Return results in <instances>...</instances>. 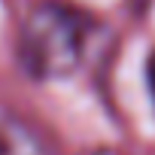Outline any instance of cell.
<instances>
[{
    "instance_id": "cell-1",
    "label": "cell",
    "mask_w": 155,
    "mask_h": 155,
    "mask_svg": "<svg viewBox=\"0 0 155 155\" xmlns=\"http://www.w3.org/2000/svg\"><path fill=\"white\" fill-rule=\"evenodd\" d=\"M94 18L67 0H37L18 28V64L37 82L67 79L82 67Z\"/></svg>"
},
{
    "instance_id": "cell-2",
    "label": "cell",
    "mask_w": 155,
    "mask_h": 155,
    "mask_svg": "<svg viewBox=\"0 0 155 155\" xmlns=\"http://www.w3.org/2000/svg\"><path fill=\"white\" fill-rule=\"evenodd\" d=\"M0 155H58L46 134L9 107H0Z\"/></svg>"
},
{
    "instance_id": "cell-3",
    "label": "cell",
    "mask_w": 155,
    "mask_h": 155,
    "mask_svg": "<svg viewBox=\"0 0 155 155\" xmlns=\"http://www.w3.org/2000/svg\"><path fill=\"white\" fill-rule=\"evenodd\" d=\"M143 73H146V91H149V97H152V104H155V49L146 55V67H143Z\"/></svg>"
},
{
    "instance_id": "cell-4",
    "label": "cell",
    "mask_w": 155,
    "mask_h": 155,
    "mask_svg": "<svg viewBox=\"0 0 155 155\" xmlns=\"http://www.w3.org/2000/svg\"><path fill=\"white\" fill-rule=\"evenodd\" d=\"M149 6V0H134V9H146Z\"/></svg>"
}]
</instances>
